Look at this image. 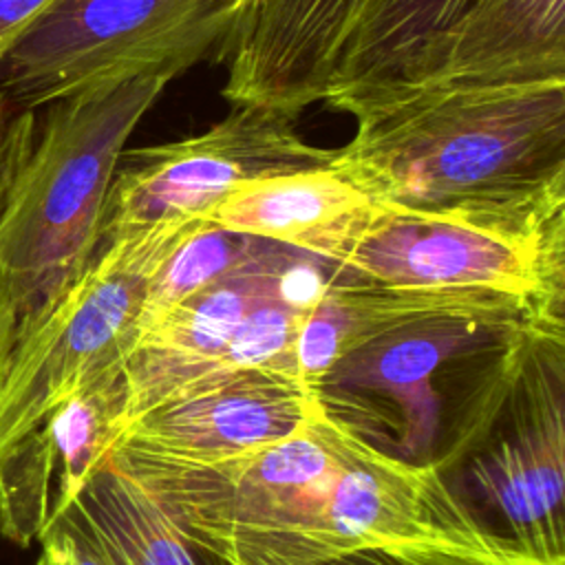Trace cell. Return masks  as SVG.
Returning <instances> with one entry per match:
<instances>
[{
  "label": "cell",
  "mask_w": 565,
  "mask_h": 565,
  "mask_svg": "<svg viewBox=\"0 0 565 565\" xmlns=\"http://www.w3.org/2000/svg\"><path fill=\"white\" fill-rule=\"evenodd\" d=\"M62 514L106 565H230L181 523L163 494L117 448Z\"/></svg>",
  "instance_id": "15"
},
{
  "label": "cell",
  "mask_w": 565,
  "mask_h": 565,
  "mask_svg": "<svg viewBox=\"0 0 565 565\" xmlns=\"http://www.w3.org/2000/svg\"><path fill=\"white\" fill-rule=\"evenodd\" d=\"M194 221L104 236L86 269L18 327L0 382V457L60 402L124 369L148 280Z\"/></svg>",
  "instance_id": "5"
},
{
  "label": "cell",
  "mask_w": 565,
  "mask_h": 565,
  "mask_svg": "<svg viewBox=\"0 0 565 565\" xmlns=\"http://www.w3.org/2000/svg\"><path fill=\"white\" fill-rule=\"evenodd\" d=\"M468 0H371L335 64L322 104L333 108L382 88L408 84L437 35Z\"/></svg>",
  "instance_id": "16"
},
{
  "label": "cell",
  "mask_w": 565,
  "mask_h": 565,
  "mask_svg": "<svg viewBox=\"0 0 565 565\" xmlns=\"http://www.w3.org/2000/svg\"><path fill=\"white\" fill-rule=\"evenodd\" d=\"M124 426L121 371L51 408L0 457V534L20 547L33 545L108 459Z\"/></svg>",
  "instance_id": "11"
},
{
  "label": "cell",
  "mask_w": 565,
  "mask_h": 565,
  "mask_svg": "<svg viewBox=\"0 0 565 565\" xmlns=\"http://www.w3.org/2000/svg\"><path fill=\"white\" fill-rule=\"evenodd\" d=\"M51 2L55 0H0V60Z\"/></svg>",
  "instance_id": "20"
},
{
  "label": "cell",
  "mask_w": 565,
  "mask_h": 565,
  "mask_svg": "<svg viewBox=\"0 0 565 565\" xmlns=\"http://www.w3.org/2000/svg\"><path fill=\"white\" fill-rule=\"evenodd\" d=\"M313 565H479L452 552L428 547H364Z\"/></svg>",
  "instance_id": "19"
},
{
  "label": "cell",
  "mask_w": 565,
  "mask_h": 565,
  "mask_svg": "<svg viewBox=\"0 0 565 565\" xmlns=\"http://www.w3.org/2000/svg\"><path fill=\"white\" fill-rule=\"evenodd\" d=\"M371 0H238L214 57L230 106H260L294 119L324 102L344 44Z\"/></svg>",
  "instance_id": "10"
},
{
  "label": "cell",
  "mask_w": 565,
  "mask_h": 565,
  "mask_svg": "<svg viewBox=\"0 0 565 565\" xmlns=\"http://www.w3.org/2000/svg\"><path fill=\"white\" fill-rule=\"evenodd\" d=\"M541 320L514 333L501 375L508 433L468 475L501 521V539L534 565H565V331Z\"/></svg>",
  "instance_id": "7"
},
{
  "label": "cell",
  "mask_w": 565,
  "mask_h": 565,
  "mask_svg": "<svg viewBox=\"0 0 565 565\" xmlns=\"http://www.w3.org/2000/svg\"><path fill=\"white\" fill-rule=\"evenodd\" d=\"M38 543L40 556L35 565H106L97 547L66 514L53 519Z\"/></svg>",
  "instance_id": "18"
},
{
  "label": "cell",
  "mask_w": 565,
  "mask_h": 565,
  "mask_svg": "<svg viewBox=\"0 0 565 565\" xmlns=\"http://www.w3.org/2000/svg\"><path fill=\"white\" fill-rule=\"evenodd\" d=\"M300 254L302 249L199 218L152 271L137 318V335L196 289L225 276L285 265Z\"/></svg>",
  "instance_id": "17"
},
{
  "label": "cell",
  "mask_w": 565,
  "mask_h": 565,
  "mask_svg": "<svg viewBox=\"0 0 565 565\" xmlns=\"http://www.w3.org/2000/svg\"><path fill=\"white\" fill-rule=\"evenodd\" d=\"M320 411L318 391L296 375L256 369L146 411L115 448L146 463L214 466L305 430Z\"/></svg>",
  "instance_id": "9"
},
{
  "label": "cell",
  "mask_w": 565,
  "mask_h": 565,
  "mask_svg": "<svg viewBox=\"0 0 565 565\" xmlns=\"http://www.w3.org/2000/svg\"><path fill=\"white\" fill-rule=\"evenodd\" d=\"M333 152L335 148L309 143L296 119L280 110L232 106L199 135L121 152L102 238L157 223L205 218L238 181L329 166Z\"/></svg>",
  "instance_id": "8"
},
{
  "label": "cell",
  "mask_w": 565,
  "mask_h": 565,
  "mask_svg": "<svg viewBox=\"0 0 565 565\" xmlns=\"http://www.w3.org/2000/svg\"><path fill=\"white\" fill-rule=\"evenodd\" d=\"M238 0H55L0 60V102L40 110L93 86L212 60Z\"/></svg>",
  "instance_id": "4"
},
{
  "label": "cell",
  "mask_w": 565,
  "mask_h": 565,
  "mask_svg": "<svg viewBox=\"0 0 565 565\" xmlns=\"http://www.w3.org/2000/svg\"><path fill=\"white\" fill-rule=\"evenodd\" d=\"M172 79L141 75L31 110L0 210V278L18 327L90 263L126 141Z\"/></svg>",
  "instance_id": "2"
},
{
  "label": "cell",
  "mask_w": 565,
  "mask_h": 565,
  "mask_svg": "<svg viewBox=\"0 0 565 565\" xmlns=\"http://www.w3.org/2000/svg\"><path fill=\"white\" fill-rule=\"evenodd\" d=\"M355 119L331 168L380 207H503L565 194V77L422 82L333 106Z\"/></svg>",
  "instance_id": "1"
},
{
  "label": "cell",
  "mask_w": 565,
  "mask_h": 565,
  "mask_svg": "<svg viewBox=\"0 0 565 565\" xmlns=\"http://www.w3.org/2000/svg\"><path fill=\"white\" fill-rule=\"evenodd\" d=\"M338 466L318 519L269 565H313L364 547H428L479 565H534L448 488L435 463L371 446L331 415Z\"/></svg>",
  "instance_id": "6"
},
{
  "label": "cell",
  "mask_w": 565,
  "mask_h": 565,
  "mask_svg": "<svg viewBox=\"0 0 565 565\" xmlns=\"http://www.w3.org/2000/svg\"><path fill=\"white\" fill-rule=\"evenodd\" d=\"M441 316H505L519 320L563 318V313L547 311L523 296L492 287H382L353 280L335 267V274L311 302L300 324L294 347L296 375L318 391L329 371L364 342L397 327Z\"/></svg>",
  "instance_id": "12"
},
{
  "label": "cell",
  "mask_w": 565,
  "mask_h": 565,
  "mask_svg": "<svg viewBox=\"0 0 565 565\" xmlns=\"http://www.w3.org/2000/svg\"><path fill=\"white\" fill-rule=\"evenodd\" d=\"M15 331H18V313L13 307V300L7 291L4 280L0 278V382L7 369L9 353L15 342Z\"/></svg>",
  "instance_id": "22"
},
{
  "label": "cell",
  "mask_w": 565,
  "mask_h": 565,
  "mask_svg": "<svg viewBox=\"0 0 565 565\" xmlns=\"http://www.w3.org/2000/svg\"><path fill=\"white\" fill-rule=\"evenodd\" d=\"M550 77H565V0H468L430 44L408 84Z\"/></svg>",
  "instance_id": "13"
},
{
  "label": "cell",
  "mask_w": 565,
  "mask_h": 565,
  "mask_svg": "<svg viewBox=\"0 0 565 565\" xmlns=\"http://www.w3.org/2000/svg\"><path fill=\"white\" fill-rule=\"evenodd\" d=\"M375 210L344 174L311 166L238 181L205 221L327 258Z\"/></svg>",
  "instance_id": "14"
},
{
  "label": "cell",
  "mask_w": 565,
  "mask_h": 565,
  "mask_svg": "<svg viewBox=\"0 0 565 565\" xmlns=\"http://www.w3.org/2000/svg\"><path fill=\"white\" fill-rule=\"evenodd\" d=\"M31 110H20V113H9L4 104L0 102V210L4 203L9 177L13 170L15 152L24 132V126L29 121Z\"/></svg>",
  "instance_id": "21"
},
{
  "label": "cell",
  "mask_w": 565,
  "mask_h": 565,
  "mask_svg": "<svg viewBox=\"0 0 565 565\" xmlns=\"http://www.w3.org/2000/svg\"><path fill=\"white\" fill-rule=\"evenodd\" d=\"M324 260L399 289L492 287L563 313L565 194L503 207H380Z\"/></svg>",
  "instance_id": "3"
}]
</instances>
